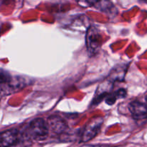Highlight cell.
Segmentation results:
<instances>
[{"instance_id": "30bf717a", "label": "cell", "mask_w": 147, "mask_h": 147, "mask_svg": "<svg viewBox=\"0 0 147 147\" xmlns=\"http://www.w3.org/2000/svg\"><path fill=\"white\" fill-rule=\"evenodd\" d=\"M85 1H86L87 4H96L97 2H98L100 0H84Z\"/></svg>"}, {"instance_id": "9c48e42d", "label": "cell", "mask_w": 147, "mask_h": 147, "mask_svg": "<svg viewBox=\"0 0 147 147\" xmlns=\"http://www.w3.org/2000/svg\"><path fill=\"white\" fill-rule=\"evenodd\" d=\"M11 77L7 71L0 68V84H7L11 81Z\"/></svg>"}, {"instance_id": "277c9868", "label": "cell", "mask_w": 147, "mask_h": 147, "mask_svg": "<svg viewBox=\"0 0 147 147\" xmlns=\"http://www.w3.org/2000/svg\"><path fill=\"white\" fill-rule=\"evenodd\" d=\"M20 139V134L17 129H9L0 132V146L16 145Z\"/></svg>"}, {"instance_id": "6da1fadb", "label": "cell", "mask_w": 147, "mask_h": 147, "mask_svg": "<svg viewBox=\"0 0 147 147\" xmlns=\"http://www.w3.org/2000/svg\"><path fill=\"white\" fill-rule=\"evenodd\" d=\"M49 126L44 119L37 118L32 121L27 126L24 136L34 141H42L49 134Z\"/></svg>"}, {"instance_id": "7a4b0ae2", "label": "cell", "mask_w": 147, "mask_h": 147, "mask_svg": "<svg viewBox=\"0 0 147 147\" xmlns=\"http://www.w3.org/2000/svg\"><path fill=\"white\" fill-rule=\"evenodd\" d=\"M102 37L100 31L95 27H90L86 34V46L89 56L92 57L98 53L101 47Z\"/></svg>"}, {"instance_id": "4fadbf2b", "label": "cell", "mask_w": 147, "mask_h": 147, "mask_svg": "<svg viewBox=\"0 0 147 147\" xmlns=\"http://www.w3.org/2000/svg\"><path fill=\"white\" fill-rule=\"evenodd\" d=\"M146 102H147V96L146 97Z\"/></svg>"}, {"instance_id": "7c38bea8", "label": "cell", "mask_w": 147, "mask_h": 147, "mask_svg": "<svg viewBox=\"0 0 147 147\" xmlns=\"http://www.w3.org/2000/svg\"><path fill=\"white\" fill-rule=\"evenodd\" d=\"M143 1H144L145 2H146V3H147V0H143Z\"/></svg>"}, {"instance_id": "3957f363", "label": "cell", "mask_w": 147, "mask_h": 147, "mask_svg": "<svg viewBox=\"0 0 147 147\" xmlns=\"http://www.w3.org/2000/svg\"><path fill=\"white\" fill-rule=\"evenodd\" d=\"M103 120L101 118H95L92 119L86 126L81 134V142H88L96 137L101 129Z\"/></svg>"}, {"instance_id": "8fae6325", "label": "cell", "mask_w": 147, "mask_h": 147, "mask_svg": "<svg viewBox=\"0 0 147 147\" xmlns=\"http://www.w3.org/2000/svg\"><path fill=\"white\" fill-rule=\"evenodd\" d=\"M5 1V0H0V3H2L3 1Z\"/></svg>"}, {"instance_id": "52a82bcc", "label": "cell", "mask_w": 147, "mask_h": 147, "mask_svg": "<svg viewBox=\"0 0 147 147\" xmlns=\"http://www.w3.org/2000/svg\"><path fill=\"white\" fill-rule=\"evenodd\" d=\"M126 68L127 67L126 65L116 67L110 73L108 77V80L111 82L121 81L122 80H123L126 74Z\"/></svg>"}, {"instance_id": "ba28073f", "label": "cell", "mask_w": 147, "mask_h": 147, "mask_svg": "<svg viewBox=\"0 0 147 147\" xmlns=\"http://www.w3.org/2000/svg\"><path fill=\"white\" fill-rule=\"evenodd\" d=\"M126 96V90L125 89H120L118 91L106 96V102L109 105H113L118 98H121Z\"/></svg>"}, {"instance_id": "5b68a950", "label": "cell", "mask_w": 147, "mask_h": 147, "mask_svg": "<svg viewBox=\"0 0 147 147\" xmlns=\"http://www.w3.org/2000/svg\"><path fill=\"white\" fill-rule=\"evenodd\" d=\"M47 123L49 126V129L57 135L65 133L68 129V126L65 121L57 115H53L50 116L47 119Z\"/></svg>"}, {"instance_id": "8992f818", "label": "cell", "mask_w": 147, "mask_h": 147, "mask_svg": "<svg viewBox=\"0 0 147 147\" xmlns=\"http://www.w3.org/2000/svg\"><path fill=\"white\" fill-rule=\"evenodd\" d=\"M132 117L136 120L147 119V105L140 101L131 102L129 106Z\"/></svg>"}]
</instances>
